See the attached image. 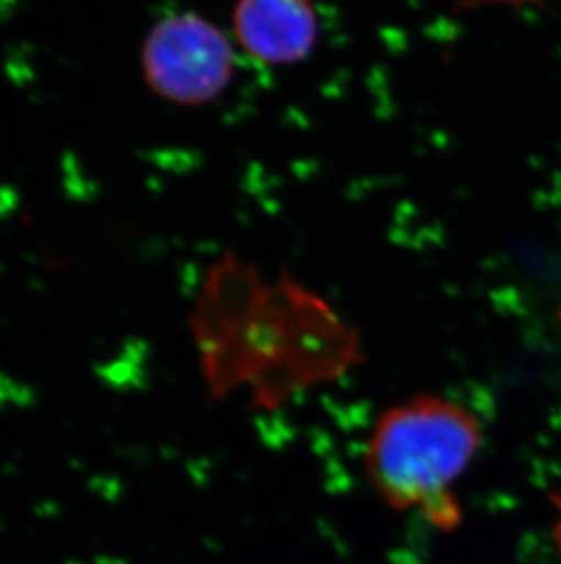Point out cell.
I'll return each instance as SVG.
<instances>
[{
	"instance_id": "cell-1",
	"label": "cell",
	"mask_w": 561,
	"mask_h": 564,
	"mask_svg": "<svg viewBox=\"0 0 561 564\" xmlns=\"http://www.w3.org/2000/svg\"><path fill=\"white\" fill-rule=\"evenodd\" d=\"M482 442L476 416L436 394H419L383 413L366 447L374 490L399 511L416 510L443 532L460 524L455 480Z\"/></svg>"
},
{
	"instance_id": "cell-4",
	"label": "cell",
	"mask_w": 561,
	"mask_h": 564,
	"mask_svg": "<svg viewBox=\"0 0 561 564\" xmlns=\"http://www.w3.org/2000/svg\"><path fill=\"white\" fill-rule=\"evenodd\" d=\"M525 2H530V0H458V4L466 6V8L482 4H525Z\"/></svg>"
},
{
	"instance_id": "cell-2",
	"label": "cell",
	"mask_w": 561,
	"mask_h": 564,
	"mask_svg": "<svg viewBox=\"0 0 561 564\" xmlns=\"http://www.w3.org/2000/svg\"><path fill=\"white\" fill-rule=\"evenodd\" d=\"M144 83L179 107H202L223 96L235 74L227 33L199 13H174L150 28L141 48Z\"/></svg>"
},
{
	"instance_id": "cell-5",
	"label": "cell",
	"mask_w": 561,
	"mask_h": 564,
	"mask_svg": "<svg viewBox=\"0 0 561 564\" xmlns=\"http://www.w3.org/2000/svg\"><path fill=\"white\" fill-rule=\"evenodd\" d=\"M558 508H560V517H558L557 535H558V543H560V546H561V499H560V501H558Z\"/></svg>"
},
{
	"instance_id": "cell-3",
	"label": "cell",
	"mask_w": 561,
	"mask_h": 564,
	"mask_svg": "<svg viewBox=\"0 0 561 564\" xmlns=\"http://www.w3.org/2000/svg\"><path fill=\"white\" fill-rule=\"evenodd\" d=\"M232 30L250 59L266 66H294L316 50L318 10L314 0H238Z\"/></svg>"
}]
</instances>
